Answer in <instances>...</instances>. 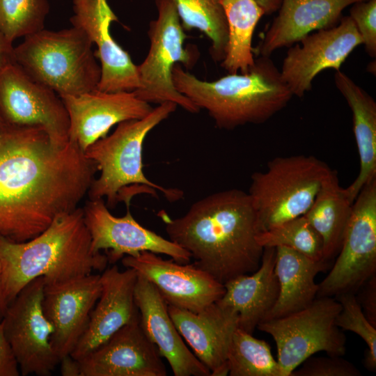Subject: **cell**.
Listing matches in <instances>:
<instances>
[{
  "mask_svg": "<svg viewBox=\"0 0 376 376\" xmlns=\"http://www.w3.org/2000/svg\"><path fill=\"white\" fill-rule=\"evenodd\" d=\"M72 26L82 29L97 47L95 52L101 67L97 89L103 92L134 91L140 82L129 54L112 38L110 26L118 21L107 0H73Z\"/></svg>",
  "mask_w": 376,
  "mask_h": 376,
  "instance_id": "e0dca14e",
  "label": "cell"
},
{
  "mask_svg": "<svg viewBox=\"0 0 376 376\" xmlns=\"http://www.w3.org/2000/svg\"><path fill=\"white\" fill-rule=\"evenodd\" d=\"M45 279L28 283L10 303L1 322L20 375H51L60 361L52 345L54 329L42 308Z\"/></svg>",
  "mask_w": 376,
  "mask_h": 376,
  "instance_id": "8fae6325",
  "label": "cell"
},
{
  "mask_svg": "<svg viewBox=\"0 0 376 376\" xmlns=\"http://www.w3.org/2000/svg\"><path fill=\"white\" fill-rule=\"evenodd\" d=\"M13 44L3 36L0 30V69L6 64L15 62Z\"/></svg>",
  "mask_w": 376,
  "mask_h": 376,
  "instance_id": "74e56055",
  "label": "cell"
},
{
  "mask_svg": "<svg viewBox=\"0 0 376 376\" xmlns=\"http://www.w3.org/2000/svg\"><path fill=\"white\" fill-rule=\"evenodd\" d=\"M138 275L134 299L141 325L149 340L165 358L175 376H210V371L196 357L177 330L168 304L147 279Z\"/></svg>",
  "mask_w": 376,
  "mask_h": 376,
  "instance_id": "7402d4cb",
  "label": "cell"
},
{
  "mask_svg": "<svg viewBox=\"0 0 376 376\" xmlns=\"http://www.w3.org/2000/svg\"><path fill=\"white\" fill-rule=\"evenodd\" d=\"M10 304L4 282L2 265L0 262V321L2 320Z\"/></svg>",
  "mask_w": 376,
  "mask_h": 376,
  "instance_id": "ab89813d",
  "label": "cell"
},
{
  "mask_svg": "<svg viewBox=\"0 0 376 376\" xmlns=\"http://www.w3.org/2000/svg\"><path fill=\"white\" fill-rule=\"evenodd\" d=\"M362 39L349 15L338 24L312 32L288 47L281 75L293 96L299 98L312 89L315 77L331 68L340 70Z\"/></svg>",
  "mask_w": 376,
  "mask_h": 376,
  "instance_id": "4fadbf2b",
  "label": "cell"
},
{
  "mask_svg": "<svg viewBox=\"0 0 376 376\" xmlns=\"http://www.w3.org/2000/svg\"><path fill=\"white\" fill-rule=\"evenodd\" d=\"M49 11L47 0H0V30L13 44L42 30Z\"/></svg>",
  "mask_w": 376,
  "mask_h": 376,
  "instance_id": "1f68e13d",
  "label": "cell"
},
{
  "mask_svg": "<svg viewBox=\"0 0 376 376\" xmlns=\"http://www.w3.org/2000/svg\"><path fill=\"white\" fill-rule=\"evenodd\" d=\"M169 313L181 336L211 376L228 375V354L238 327V315L217 302L194 313L168 305Z\"/></svg>",
  "mask_w": 376,
  "mask_h": 376,
  "instance_id": "44dd1931",
  "label": "cell"
},
{
  "mask_svg": "<svg viewBox=\"0 0 376 376\" xmlns=\"http://www.w3.org/2000/svg\"><path fill=\"white\" fill-rule=\"evenodd\" d=\"M376 179L366 184L352 205L339 255L318 284L317 297L356 293L376 274Z\"/></svg>",
  "mask_w": 376,
  "mask_h": 376,
  "instance_id": "30bf717a",
  "label": "cell"
},
{
  "mask_svg": "<svg viewBox=\"0 0 376 376\" xmlns=\"http://www.w3.org/2000/svg\"><path fill=\"white\" fill-rule=\"evenodd\" d=\"M67 109L69 140L84 151L121 122L140 119L153 109L133 91L103 92L97 89L78 95L60 96Z\"/></svg>",
  "mask_w": 376,
  "mask_h": 376,
  "instance_id": "ac0fdd59",
  "label": "cell"
},
{
  "mask_svg": "<svg viewBox=\"0 0 376 376\" xmlns=\"http://www.w3.org/2000/svg\"><path fill=\"white\" fill-rule=\"evenodd\" d=\"M0 124H1V120H0Z\"/></svg>",
  "mask_w": 376,
  "mask_h": 376,
  "instance_id": "7bdbcfd3",
  "label": "cell"
},
{
  "mask_svg": "<svg viewBox=\"0 0 376 376\" xmlns=\"http://www.w3.org/2000/svg\"><path fill=\"white\" fill-rule=\"evenodd\" d=\"M334 84L352 113L353 132L360 169L356 179L345 188V191L354 203L361 189L376 179V102L370 94L340 70L335 72Z\"/></svg>",
  "mask_w": 376,
  "mask_h": 376,
  "instance_id": "d4e9b609",
  "label": "cell"
},
{
  "mask_svg": "<svg viewBox=\"0 0 376 376\" xmlns=\"http://www.w3.org/2000/svg\"><path fill=\"white\" fill-rule=\"evenodd\" d=\"M276 256V247H264L259 267L251 275H240L224 283L225 292L217 301L237 313L238 328L249 334L267 319L277 301Z\"/></svg>",
  "mask_w": 376,
  "mask_h": 376,
  "instance_id": "cb8c5ba5",
  "label": "cell"
},
{
  "mask_svg": "<svg viewBox=\"0 0 376 376\" xmlns=\"http://www.w3.org/2000/svg\"><path fill=\"white\" fill-rule=\"evenodd\" d=\"M228 367L230 376H282L269 345L238 327L230 345Z\"/></svg>",
  "mask_w": 376,
  "mask_h": 376,
  "instance_id": "f546056e",
  "label": "cell"
},
{
  "mask_svg": "<svg viewBox=\"0 0 376 376\" xmlns=\"http://www.w3.org/2000/svg\"><path fill=\"white\" fill-rule=\"evenodd\" d=\"M157 17L149 25V52L137 65L140 86L134 95L148 103L171 102L194 113L200 109L175 88L172 70L178 63L194 65L191 53L184 47L187 37L172 0H155Z\"/></svg>",
  "mask_w": 376,
  "mask_h": 376,
  "instance_id": "9c48e42d",
  "label": "cell"
},
{
  "mask_svg": "<svg viewBox=\"0 0 376 376\" xmlns=\"http://www.w3.org/2000/svg\"><path fill=\"white\" fill-rule=\"evenodd\" d=\"M159 214L169 240L219 283L259 267L263 248L256 240V215L247 192L230 189L212 194L176 219Z\"/></svg>",
  "mask_w": 376,
  "mask_h": 376,
  "instance_id": "7a4b0ae2",
  "label": "cell"
},
{
  "mask_svg": "<svg viewBox=\"0 0 376 376\" xmlns=\"http://www.w3.org/2000/svg\"><path fill=\"white\" fill-rule=\"evenodd\" d=\"M184 30L194 29L210 40V54L215 61L225 57L228 24L221 0H172Z\"/></svg>",
  "mask_w": 376,
  "mask_h": 376,
  "instance_id": "f1b7e54d",
  "label": "cell"
},
{
  "mask_svg": "<svg viewBox=\"0 0 376 376\" xmlns=\"http://www.w3.org/2000/svg\"><path fill=\"white\" fill-rule=\"evenodd\" d=\"M175 88L199 109H205L220 129L261 124L284 109L293 97L270 56H260L245 73H228L207 81L177 63Z\"/></svg>",
  "mask_w": 376,
  "mask_h": 376,
  "instance_id": "277c9868",
  "label": "cell"
},
{
  "mask_svg": "<svg viewBox=\"0 0 376 376\" xmlns=\"http://www.w3.org/2000/svg\"><path fill=\"white\" fill-rule=\"evenodd\" d=\"M137 273L116 265L100 274L101 292L91 311L86 329L70 354L79 360L107 341L125 324L139 318L134 299Z\"/></svg>",
  "mask_w": 376,
  "mask_h": 376,
  "instance_id": "ffe728a7",
  "label": "cell"
},
{
  "mask_svg": "<svg viewBox=\"0 0 376 376\" xmlns=\"http://www.w3.org/2000/svg\"><path fill=\"white\" fill-rule=\"evenodd\" d=\"M256 240L263 248L285 246L313 260H324L322 239L304 215L258 233Z\"/></svg>",
  "mask_w": 376,
  "mask_h": 376,
  "instance_id": "4dcf8cb0",
  "label": "cell"
},
{
  "mask_svg": "<svg viewBox=\"0 0 376 376\" xmlns=\"http://www.w3.org/2000/svg\"><path fill=\"white\" fill-rule=\"evenodd\" d=\"M84 221L95 252H107L109 263L125 256H136L142 251L164 254L180 263L190 261L191 254L169 239L143 227L127 207L121 217L113 216L103 199H90L83 207Z\"/></svg>",
  "mask_w": 376,
  "mask_h": 376,
  "instance_id": "5bb4252c",
  "label": "cell"
},
{
  "mask_svg": "<svg viewBox=\"0 0 376 376\" xmlns=\"http://www.w3.org/2000/svg\"><path fill=\"white\" fill-rule=\"evenodd\" d=\"M93 42L81 29H43L14 47V61L34 81L59 96L96 90L101 67Z\"/></svg>",
  "mask_w": 376,
  "mask_h": 376,
  "instance_id": "8992f818",
  "label": "cell"
},
{
  "mask_svg": "<svg viewBox=\"0 0 376 376\" xmlns=\"http://www.w3.org/2000/svg\"><path fill=\"white\" fill-rule=\"evenodd\" d=\"M228 24L226 55L221 65L228 73H245L254 65L252 38L265 15L256 0H221Z\"/></svg>",
  "mask_w": 376,
  "mask_h": 376,
  "instance_id": "83f0119b",
  "label": "cell"
},
{
  "mask_svg": "<svg viewBox=\"0 0 376 376\" xmlns=\"http://www.w3.org/2000/svg\"><path fill=\"white\" fill-rule=\"evenodd\" d=\"M0 120L6 125L42 127L58 146L69 141V116L61 97L15 62L0 69Z\"/></svg>",
  "mask_w": 376,
  "mask_h": 376,
  "instance_id": "7c38bea8",
  "label": "cell"
},
{
  "mask_svg": "<svg viewBox=\"0 0 376 376\" xmlns=\"http://www.w3.org/2000/svg\"><path fill=\"white\" fill-rule=\"evenodd\" d=\"M59 363L63 376H80L78 361L70 355L61 359Z\"/></svg>",
  "mask_w": 376,
  "mask_h": 376,
  "instance_id": "f35d334b",
  "label": "cell"
},
{
  "mask_svg": "<svg viewBox=\"0 0 376 376\" xmlns=\"http://www.w3.org/2000/svg\"><path fill=\"white\" fill-rule=\"evenodd\" d=\"M361 1L366 0H281L259 46L260 56H270L312 32L336 26L343 10Z\"/></svg>",
  "mask_w": 376,
  "mask_h": 376,
  "instance_id": "603a6c76",
  "label": "cell"
},
{
  "mask_svg": "<svg viewBox=\"0 0 376 376\" xmlns=\"http://www.w3.org/2000/svg\"><path fill=\"white\" fill-rule=\"evenodd\" d=\"M375 65V59L374 60V62L372 61L368 65V67H367L368 72L373 74V70L375 71V67L373 68V66Z\"/></svg>",
  "mask_w": 376,
  "mask_h": 376,
  "instance_id": "b9f144b4",
  "label": "cell"
},
{
  "mask_svg": "<svg viewBox=\"0 0 376 376\" xmlns=\"http://www.w3.org/2000/svg\"><path fill=\"white\" fill-rule=\"evenodd\" d=\"M77 361L80 376L167 375L162 357L143 331L140 318Z\"/></svg>",
  "mask_w": 376,
  "mask_h": 376,
  "instance_id": "d6986e66",
  "label": "cell"
},
{
  "mask_svg": "<svg viewBox=\"0 0 376 376\" xmlns=\"http://www.w3.org/2000/svg\"><path fill=\"white\" fill-rule=\"evenodd\" d=\"M121 262L153 284L168 305L197 313L225 292L224 284L193 263L164 260L150 251L125 256Z\"/></svg>",
  "mask_w": 376,
  "mask_h": 376,
  "instance_id": "9a60e30c",
  "label": "cell"
},
{
  "mask_svg": "<svg viewBox=\"0 0 376 376\" xmlns=\"http://www.w3.org/2000/svg\"><path fill=\"white\" fill-rule=\"evenodd\" d=\"M177 106L166 102L142 118L121 122L112 134L96 141L84 151L85 157L100 171L88 191L90 199L105 197L107 206L113 208L119 201L125 202L129 207L135 194L146 193L157 196V190L171 201L182 198L181 190L165 188L148 179L142 162L146 136L174 112Z\"/></svg>",
  "mask_w": 376,
  "mask_h": 376,
  "instance_id": "5b68a950",
  "label": "cell"
},
{
  "mask_svg": "<svg viewBox=\"0 0 376 376\" xmlns=\"http://www.w3.org/2000/svg\"><path fill=\"white\" fill-rule=\"evenodd\" d=\"M356 298L370 323L376 327V274L366 281L358 290Z\"/></svg>",
  "mask_w": 376,
  "mask_h": 376,
  "instance_id": "d590c367",
  "label": "cell"
},
{
  "mask_svg": "<svg viewBox=\"0 0 376 376\" xmlns=\"http://www.w3.org/2000/svg\"><path fill=\"white\" fill-rule=\"evenodd\" d=\"M276 249L274 270L279 292L266 320L288 315L311 304L319 288L315 277L328 267L327 262L313 260L290 248L276 246Z\"/></svg>",
  "mask_w": 376,
  "mask_h": 376,
  "instance_id": "484cf974",
  "label": "cell"
},
{
  "mask_svg": "<svg viewBox=\"0 0 376 376\" xmlns=\"http://www.w3.org/2000/svg\"><path fill=\"white\" fill-rule=\"evenodd\" d=\"M97 171L75 143L58 146L40 126L0 124V235L22 242L70 212Z\"/></svg>",
  "mask_w": 376,
  "mask_h": 376,
  "instance_id": "6da1fadb",
  "label": "cell"
},
{
  "mask_svg": "<svg viewBox=\"0 0 376 376\" xmlns=\"http://www.w3.org/2000/svg\"><path fill=\"white\" fill-rule=\"evenodd\" d=\"M331 169L313 155L277 157L251 176L247 192L258 233L304 215Z\"/></svg>",
  "mask_w": 376,
  "mask_h": 376,
  "instance_id": "52a82bcc",
  "label": "cell"
},
{
  "mask_svg": "<svg viewBox=\"0 0 376 376\" xmlns=\"http://www.w3.org/2000/svg\"><path fill=\"white\" fill-rule=\"evenodd\" d=\"M336 299L341 304V311L338 315L336 324L343 330L352 331L359 335L366 343L364 363L366 368L371 371L376 369V327L372 325L364 315L358 303L355 293L340 294Z\"/></svg>",
  "mask_w": 376,
  "mask_h": 376,
  "instance_id": "d6a6232c",
  "label": "cell"
},
{
  "mask_svg": "<svg viewBox=\"0 0 376 376\" xmlns=\"http://www.w3.org/2000/svg\"><path fill=\"white\" fill-rule=\"evenodd\" d=\"M20 371L13 349L0 321V376H19Z\"/></svg>",
  "mask_w": 376,
  "mask_h": 376,
  "instance_id": "8d00e7d4",
  "label": "cell"
},
{
  "mask_svg": "<svg viewBox=\"0 0 376 376\" xmlns=\"http://www.w3.org/2000/svg\"><path fill=\"white\" fill-rule=\"evenodd\" d=\"M353 20L368 55L376 58V0L361 1L350 6Z\"/></svg>",
  "mask_w": 376,
  "mask_h": 376,
  "instance_id": "e575fe53",
  "label": "cell"
},
{
  "mask_svg": "<svg viewBox=\"0 0 376 376\" xmlns=\"http://www.w3.org/2000/svg\"><path fill=\"white\" fill-rule=\"evenodd\" d=\"M352 205L339 184L337 172L331 169L304 215L322 239L326 262L339 252Z\"/></svg>",
  "mask_w": 376,
  "mask_h": 376,
  "instance_id": "4316f807",
  "label": "cell"
},
{
  "mask_svg": "<svg viewBox=\"0 0 376 376\" xmlns=\"http://www.w3.org/2000/svg\"><path fill=\"white\" fill-rule=\"evenodd\" d=\"M100 292V274L93 273L45 285L42 308L54 329L50 340L59 361L70 355L85 332Z\"/></svg>",
  "mask_w": 376,
  "mask_h": 376,
  "instance_id": "2e32d148",
  "label": "cell"
},
{
  "mask_svg": "<svg viewBox=\"0 0 376 376\" xmlns=\"http://www.w3.org/2000/svg\"><path fill=\"white\" fill-rule=\"evenodd\" d=\"M0 262L10 303L31 281H66L104 271L107 255L93 251L83 208L58 216L35 237L16 242L0 235Z\"/></svg>",
  "mask_w": 376,
  "mask_h": 376,
  "instance_id": "3957f363",
  "label": "cell"
},
{
  "mask_svg": "<svg viewBox=\"0 0 376 376\" xmlns=\"http://www.w3.org/2000/svg\"><path fill=\"white\" fill-rule=\"evenodd\" d=\"M291 376H361V371L342 356L310 357Z\"/></svg>",
  "mask_w": 376,
  "mask_h": 376,
  "instance_id": "836d02e7",
  "label": "cell"
},
{
  "mask_svg": "<svg viewBox=\"0 0 376 376\" xmlns=\"http://www.w3.org/2000/svg\"><path fill=\"white\" fill-rule=\"evenodd\" d=\"M259 6L263 9L265 15H271L277 12L281 0H256Z\"/></svg>",
  "mask_w": 376,
  "mask_h": 376,
  "instance_id": "60d3db41",
  "label": "cell"
},
{
  "mask_svg": "<svg viewBox=\"0 0 376 376\" xmlns=\"http://www.w3.org/2000/svg\"><path fill=\"white\" fill-rule=\"evenodd\" d=\"M341 308L334 297H316L301 310L258 325L257 329L271 335L276 343L282 376H291L295 369L317 352L345 354L346 336L336 324Z\"/></svg>",
  "mask_w": 376,
  "mask_h": 376,
  "instance_id": "ba28073f",
  "label": "cell"
}]
</instances>
